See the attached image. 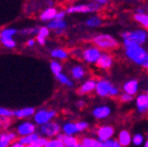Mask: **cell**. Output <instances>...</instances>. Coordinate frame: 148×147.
Wrapping results in <instances>:
<instances>
[{"label": "cell", "mask_w": 148, "mask_h": 147, "mask_svg": "<svg viewBox=\"0 0 148 147\" xmlns=\"http://www.w3.org/2000/svg\"><path fill=\"white\" fill-rule=\"evenodd\" d=\"M125 55L133 62L139 65H143L144 67H148V54L145 52V49L140 47V45L127 47Z\"/></svg>", "instance_id": "6da1fadb"}, {"label": "cell", "mask_w": 148, "mask_h": 147, "mask_svg": "<svg viewBox=\"0 0 148 147\" xmlns=\"http://www.w3.org/2000/svg\"><path fill=\"white\" fill-rule=\"evenodd\" d=\"M92 43L98 49H104V51H112L118 47V41L114 37L107 34L98 35L92 39Z\"/></svg>", "instance_id": "7a4b0ae2"}, {"label": "cell", "mask_w": 148, "mask_h": 147, "mask_svg": "<svg viewBox=\"0 0 148 147\" xmlns=\"http://www.w3.org/2000/svg\"><path fill=\"white\" fill-rule=\"evenodd\" d=\"M58 115L57 111L53 109H47V108H41L39 110L35 111V114L33 115L34 118V124L36 126H42L44 124H47L51 120H53L56 116Z\"/></svg>", "instance_id": "3957f363"}, {"label": "cell", "mask_w": 148, "mask_h": 147, "mask_svg": "<svg viewBox=\"0 0 148 147\" xmlns=\"http://www.w3.org/2000/svg\"><path fill=\"white\" fill-rule=\"evenodd\" d=\"M96 92L100 97H115L118 95V90L114 87L108 80L101 79L96 83Z\"/></svg>", "instance_id": "277c9868"}, {"label": "cell", "mask_w": 148, "mask_h": 147, "mask_svg": "<svg viewBox=\"0 0 148 147\" xmlns=\"http://www.w3.org/2000/svg\"><path fill=\"white\" fill-rule=\"evenodd\" d=\"M61 133V126L56 122H49L39 126V135L44 138H55Z\"/></svg>", "instance_id": "5b68a950"}, {"label": "cell", "mask_w": 148, "mask_h": 147, "mask_svg": "<svg viewBox=\"0 0 148 147\" xmlns=\"http://www.w3.org/2000/svg\"><path fill=\"white\" fill-rule=\"evenodd\" d=\"M101 5L98 4L97 2H92L88 4H76V5H71V6L67 7L65 12L66 14H74V12H98L101 9Z\"/></svg>", "instance_id": "8992f818"}, {"label": "cell", "mask_w": 148, "mask_h": 147, "mask_svg": "<svg viewBox=\"0 0 148 147\" xmlns=\"http://www.w3.org/2000/svg\"><path fill=\"white\" fill-rule=\"evenodd\" d=\"M37 126L34 122H23L21 124H18L16 128V133L20 137H25V136L31 135V134L36 133Z\"/></svg>", "instance_id": "52a82bcc"}, {"label": "cell", "mask_w": 148, "mask_h": 147, "mask_svg": "<svg viewBox=\"0 0 148 147\" xmlns=\"http://www.w3.org/2000/svg\"><path fill=\"white\" fill-rule=\"evenodd\" d=\"M123 37L125 40H131V41L135 42L138 45L144 43L146 41V37H147V34H146L145 31L143 30H136L134 32H125L123 33Z\"/></svg>", "instance_id": "ba28073f"}, {"label": "cell", "mask_w": 148, "mask_h": 147, "mask_svg": "<svg viewBox=\"0 0 148 147\" xmlns=\"http://www.w3.org/2000/svg\"><path fill=\"white\" fill-rule=\"evenodd\" d=\"M101 56V52L95 46H90L82 51V60H84L86 63H96L99 57Z\"/></svg>", "instance_id": "9c48e42d"}, {"label": "cell", "mask_w": 148, "mask_h": 147, "mask_svg": "<svg viewBox=\"0 0 148 147\" xmlns=\"http://www.w3.org/2000/svg\"><path fill=\"white\" fill-rule=\"evenodd\" d=\"M114 129L110 126H102L97 130V135L98 138L101 142L110 140V138L113 136Z\"/></svg>", "instance_id": "30bf717a"}, {"label": "cell", "mask_w": 148, "mask_h": 147, "mask_svg": "<svg viewBox=\"0 0 148 147\" xmlns=\"http://www.w3.org/2000/svg\"><path fill=\"white\" fill-rule=\"evenodd\" d=\"M113 64V59L111 57V55L109 54H101V56L99 57V59L96 62V66L100 69H109Z\"/></svg>", "instance_id": "8fae6325"}, {"label": "cell", "mask_w": 148, "mask_h": 147, "mask_svg": "<svg viewBox=\"0 0 148 147\" xmlns=\"http://www.w3.org/2000/svg\"><path fill=\"white\" fill-rule=\"evenodd\" d=\"M95 87H96V81L94 80V79H88L86 82H83L82 84L77 89L76 93L78 95H80V96L88 95L95 90Z\"/></svg>", "instance_id": "7c38bea8"}, {"label": "cell", "mask_w": 148, "mask_h": 147, "mask_svg": "<svg viewBox=\"0 0 148 147\" xmlns=\"http://www.w3.org/2000/svg\"><path fill=\"white\" fill-rule=\"evenodd\" d=\"M18 140V135L16 132L6 131V132H0V143L10 146L12 142Z\"/></svg>", "instance_id": "4fadbf2b"}, {"label": "cell", "mask_w": 148, "mask_h": 147, "mask_svg": "<svg viewBox=\"0 0 148 147\" xmlns=\"http://www.w3.org/2000/svg\"><path fill=\"white\" fill-rule=\"evenodd\" d=\"M35 108L33 107H25V108L18 109V110H14V117H16V120H24V118H28L31 117L35 114Z\"/></svg>", "instance_id": "5bb4252c"}, {"label": "cell", "mask_w": 148, "mask_h": 147, "mask_svg": "<svg viewBox=\"0 0 148 147\" xmlns=\"http://www.w3.org/2000/svg\"><path fill=\"white\" fill-rule=\"evenodd\" d=\"M58 10L56 7H46L43 9L39 14V20L41 22H51L55 20L56 14H57Z\"/></svg>", "instance_id": "9a60e30c"}, {"label": "cell", "mask_w": 148, "mask_h": 147, "mask_svg": "<svg viewBox=\"0 0 148 147\" xmlns=\"http://www.w3.org/2000/svg\"><path fill=\"white\" fill-rule=\"evenodd\" d=\"M110 114V108L107 107V106H102V107H97V108L94 109L92 111V115L98 118V120H103V118H106L107 116H109Z\"/></svg>", "instance_id": "2e32d148"}, {"label": "cell", "mask_w": 148, "mask_h": 147, "mask_svg": "<svg viewBox=\"0 0 148 147\" xmlns=\"http://www.w3.org/2000/svg\"><path fill=\"white\" fill-rule=\"evenodd\" d=\"M39 137H40V135L36 132V133L31 134V135L25 136V137H20V138L18 139V141L20 143H22L23 145H25V146H29V145L34 144Z\"/></svg>", "instance_id": "e0dca14e"}, {"label": "cell", "mask_w": 148, "mask_h": 147, "mask_svg": "<svg viewBox=\"0 0 148 147\" xmlns=\"http://www.w3.org/2000/svg\"><path fill=\"white\" fill-rule=\"evenodd\" d=\"M46 27L49 28V30H55V31H62L65 28L67 27V24L64 20H53V21L49 22Z\"/></svg>", "instance_id": "ac0fdd59"}, {"label": "cell", "mask_w": 148, "mask_h": 147, "mask_svg": "<svg viewBox=\"0 0 148 147\" xmlns=\"http://www.w3.org/2000/svg\"><path fill=\"white\" fill-rule=\"evenodd\" d=\"M131 141H132V136L127 130H123V131L120 132L119 135H118V144L120 146H129Z\"/></svg>", "instance_id": "d6986e66"}, {"label": "cell", "mask_w": 148, "mask_h": 147, "mask_svg": "<svg viewBox=\"0 0 148 147\" xmlns=\"http://www.w3.org/2000/svg\"><path fill=\"white\" fill-rule=\"evenodd\" d=\"M123 90L130 96H133L138 92V81L137 80H130L125 83Z\"/></svg>", "instance_id": "ffe728a7"}, {"label": "cell", "mask_w": 148, "mask_h": 147, "mask_svg": "<svg viewBox=\"0 0 148 147\" xmlns=\"http://www.w3.org/2000/svg\"><path fill=\"white\" fill-rule=\"evenodd\" d=\"M137 106L140 112L145 113L148 111V101L146 95H140L137 98Z\"/></svg>", "instance_id": "44dd1931"}, {"label": "cell", "mask_w": 148, "mask_h": 147, "mask_svg": "<svg viewBox=\"0 0 148 147\" xmlns=\"http://www.w3.org/2000/svg\"><path fill=\"white\" fill-rule=\"evenodd\" d=\"M86 69H84L83 67L79 66V65H76V66L72 67L71 75H72V77H73L74 79H77V80H79V79H82V78L86 76Z\"/></svg>", "instance_id": "7402d4cb"}, {"label": "cell", "mask_w": 148, "mask_h": 147, "mask_svg": "<svg viewBox=\"0 0 148 147\" xmlns=\"http://www.w3.org/2000/svg\"><path fill=\"white\" fill-rule=\"evenodd\" d=\"M51 56L53 59L58 60H66L69 57V53L64 48H55L51 52Z\"/></svg>", "instance_id": "603a6c76"}, {"label": "cell", "mask_w": 148, "mask_h": 147, "mask_svg": "<svg viewBox=\"0 0 148 147\" xmlns=\"http://www.w3.org/2000/svg\"><path fill=\"white\" fill-rule=\"evenodd\" d=\"M61 131H63V134H65L66 136H73L74 134L77 133L76 126L73 122H66L61 128Z\"/></svg>", "instance_id": "cb8c5ba5"}, {"label": "cell", "mask_w": 148, "mask_h": 147, "mask_svg": "<svg viewBox=\"0 0 148 147\" xmlns=\"http://www.w3.org/2000/svg\"><path fill=\"white\" fill-rule=\"evenodd\" d=\"M80 143L82 147H100V142L96 139L88 138V137H83L81 138Z\"/></svg>", "instance_id": "d4e9b609"}, {"label": "cell", "mask_w": 148, "mask_h": 147, "mask_svg": "<svg viewBox=\"0 0 148 147\" xmlns=\"http://www.w3.org/2000/svg\"><path fill=\"white\" fill-rule=\"evenodd\" d=\"M18 33L16 28H5L0 31V39L3 38H14V35Z\"/></svg>", "instance_id": "484cf974"}, {"label": "cell", "mask_w": 148, "mask_h": 147, "mask_svg": "<svg viewBox=\"0 0 148 147\" xmlns=\"http://www.w3.org/2000/svg\"><path fill=\"white\" fill-rule=\"evenodd\" d=\"M12 122V118H7V117H0V132H6L10 129Z\"/></svg>", "instance_id": "4316f807"}, {"label": "cell", "mask_w": 148, "mask_h": 147, "mask_svg": "<svg viewBox=\"0 0 148 147\" xmlns=\"http://www.w3.org/2000/svg\"><path fill=\"white\" fill-rule=\"evenodd\" d=\"M134 20L139 24H141L145 29H148V14H136L134 16Z\"/></svg>", "instance_id": "83f0119b"}, {"label": "cell", "mask_w": 148, "mask_h": 147, "mask_svg": "<svg viewBox=\"0 0 148 147\" xmlns=\"http://www.w3.org/2000/svg\"><path fill=\"white\" fill-rule=\"evenodd\" d=\"M49 67H51V72L55 74V76L62 73L63 67H62V65L60 64V62H58V61H51V62L49 63Z\"/></svg>", "instance_id": "f1b7e54d"}, {"label": "cell", "mask_w": 148, "mask_h": 147, "mask_svg": "<svg viewBox=\"0 0 148 147\" xmlns=\"http://www.w3.org/2000/svg\"><path fill=\"white\" fill-rule=\"evenodd\" d=\"M0 43L2 44L4 47L9 48V49H12L16 46V42L14 38H3L0 39Z\"/></svg>", "instance_id": "f546056e"}, {"label": "cell", "mask_w": 148, "mask_h": 147, "mask_svg": "<svg viewBox=\"0 0 148 147\" xmlns=\"http://www.w3.org/2000/svg\"><path fill=\"white\" fill-rule=\"evenodd\" d=\"M56 78L59 80V82H61L62 84L67 85V87H73V82L68 78L67 75H65L63 73H60L58 75H56Z\"/></svg>", "instance_id": "4dcf8cb0"}, {"label": "cell", "mask_w": 148, "mask_h": 147, "mask_svg": "<svg viewBox=\"0 0 148 147\" xmlns=\"http://www.w3.org/2000/svg\"><path fill=\"white\" fill-rule=\"evenodd\" d=\"M86 25L88 27H98L101 25V19L99 16H92V18L86 20Z\"/></svg>", "instance_id": "1f68e13d"}, {"label": "cell", "mask_w": 148, "mask_h": 147, "mask_svg": "<svg viewBox=\"0 0 148 147\" xmlns=\"http://www.w3.org/2000/svg\"><path fill=\"white\" fill-rule=\"evenodd\" d=\"M44 147H65V146L62 141L58 140V139H51V140H47V142H46Z\"/></svg>", "instance_id": "d6a6232c"}, {"label": "cell", "mask_w": 148, "mask_h": 147, "mask_svg": "<svg viewBox=\"0 0 148 147\" xmlns=\"http://www.w3.org/2000/svg\"><path fill=\"white\" fill-rule=\"evenodd\" d=\"M0 117H7V118H12L14 117V110L0 107Z\"/></svg>", "instance_id": "836d02e7"}, {"label": "cell", "mask_w": 148, "mask_h": 147, "mask_svg": "<svg viewBox=\"0 0 148 147\" xmlns=\"http://www.w3.org/2000/svg\"><path fill=\"white\" fill-rule=\"evenodd\" d=\"M38 29L39 27H33V28H26V29H23V30L20 31L22 35H37L38 33Z\"/></svg>", "instance_id": "e575fe53"}, {"label": "cell", "mask_w": 148, "mask_h": 147, "mask_svg": "<svg viewBox=\"0 0 148 147\" xmlns=\"http://www.w3.org/2000/svg\"><path fill=\"white\" fill-rule=\"evenodd\" d=\"M49 29L46 26H42V27H39V29H38V33H37V35L40 37H43V38H47V37L49 36Z\"/></svg>", "instance_id": "d590c367"}, {"label": "cell", "mask_w": 148, "mask_h": 147, "mask_svg": "<svg viewBox=\"0 0 148 147\" xmlns=\"http://www.w3.org/2000/svg\"><path fill=\"white\" fill-rule=\"evenodd\" d=\"M77 132H83L88 129V124L86 122H78L75 124Z\"/></svg>", "instance_id": "8d00e7d4"}, {"label": "cell", "mask_w": 148, "mask_h": 147, "mask_svg": "<svg viewBox=\"0 0 148 147\" xmlns=\"http://www.w3.org/2000/svg\"><path fill=\"white\" fill-rule=\"evenodd\" d=\"M47 140H49V139H46V138H44V137H41V136H40L33 145H35V146H37V147H44L46 144V142H47Z\"/></svg>", "instance_id": "74e56055"}, {"label": "cell", "mask_w": 148, "mask_h": 147, "mask_svg": "<svg viewBox=\"0 0 148 147\" xmlns=\"http://www.w3.org/2000/svg\"><path fill=\"white\" fill-rule=\"evenodd\" d=\"M143 141H144L143 136L140 135V134H137V135H135L134 138H133V143H134L135 145H137V146L141 145L142 143H143Z\"/></svg>", "instance_id": "f35d334b"}, {"label": "cell", "mask_w": 148, "mask_h": 147, "mask_svg": "<svg viewBox=\"0 0 148 147\" xmlns=\"http://www.w3.org/2000/svg\"><path fill=\"white\" fill-rule=\"evenodd\" d=\"M71 56L77 60H82V51L79 49V48H76V49H73L71 52Z\"/></svg>", "instance_id": "ab89813d"}, {"label": "cell", "mask_w": 148, "mask_h": 147, "mask_svg": "<svg viewBox=\"0 0 148 147\" xmlns=\"http://www.w3.org/2000/svg\"><path fill=\"white\" fill-rule=\"evenodd\" d=\"M119 100L121 103H127V102H131L133 100V97L130 96V95L127 94H123L121 95V96L119 97Z\"/></svg>", "instance_id": "60d3db41"}, {"label": "cell", "mask_w": 148, "mask_h": 147, "mask_svg": "<svg viewBox=\"0 0 148 147\" xmlns=\"http://www.w3.org/2000/svg\"><path fill=\"white\" fill-rule=\"evenodd\" d=\"M34 39H35V41H36L38 44H40V45H44V44L46 43V39L43 38V37L38 36V35H36Z\"/></svg>", "instance_id": "b9f144b4"}, {"label": "cell", "mask_w": 148, "mask_h": 147, "mask_svg": "<svg viewBox=\"0 0 148 147\" xmlns=\"http://www.w3.org/2000/svg\"><path fill=\"white\" fill-rule=\"evenodd\" d=\"M65 16H66L65 10H60V12H57V14H56L55 20H64Z\"/></svg>", "instance_id": "7bdbcfd3"}, {"label": "cell", "mask_w": 148, "mask_h": 147, "mask_svg": "<svg viewBox=\"0 0 148 147\" xmlns=\"http://www.w3.org/2000/svg\"><path fill=\"white\" fill-rule=\"evenodd\" d=\"M35 43H36V41H35L34 38H30L27 40V43H26V45L28 46V47H32V46L35 45Z\"/></svg>", "instance_id": "ee69618b"}, {"label": "cell", "mask_w": 148, "mask_h": 147, "mask_svg": "<svg viewBox=\"0 0 148 147\" xmlns=\"http://www.w3.org/2000/svg\"><path fill=\"white\" fill-rule=\"evenodd\" d=\"M9 147H26V146L22 144V143H20L18 140H16V141H14V142H12Z\"/></svg>", "instance_id": "f6af8a7d"}, {"label": "cell", "mask_w": 148, "mask_h": 147, "mask_svg": "<svg viewBox=\"0 0 148 147\" xmlns=\"http://www.w3.org/2000/svg\"><path fill=\"white\" fill-rule=\"evenodd\" d=\"M76 106L78 107V108H83L84 106H86V103H84V101H82V100H79V101L76 102Z\"/></svg>", "instance_id": "bcb514c9"}, {"label": "cell", "mask_w": 148, "mask_h": 147, "mask_svg": "<svg viewBox=\"0 0 148 147\" xmlns=\"http://www.w3.org/2000/svg\"><path fill=\"white\" fill-rule=\"evenodd\" d=\"M112 147H121V146H120V145L117 143V144H116V145H114V146H112Z\"/></svg>", "instance_id": "7dc6e473"}, {"label": "cell", "mask_w": 148, "mask_h": 147, "mask_svg": "<svg viewBox=\"0 0 148 147\" xmlns=\"http://www.w3.org/2000/svg\"><path fill=\"white\" fill-rule=\"evenodd\" d=\"M26 147H37V146H35V145H29V146H26Z\"/></svg>", "instance_id": "c3c4849f"}, {"label": "cell", "mask_w": 148, "mask_h": 147, "mask_svg": "<svg viewBox=\"0 0 148 147\" xmlns=\"http://www.w3.org/2000/svg\"><path fill=\"white\" fill-rule=\"evenodd\" d=\"M145 147H148V141H147V142L145 143Z\"/></svg>", "instance_id": "681fc988"}, {"label": "cell", "mask_w": 148, "mask_h": 147, "mask_svg": "<svg viewBox=\"0 0 148 147\" xmlns=\"http://www.w3.org/2000/svg\"><path fill=\"white\" fill-rule=\"evenodd\" d=\"M146 97H147V101H148V95H146Z\"/></svg>", "instance_id": "f907efd6"}, {"label": "cell", "mask_w": 148, "mask_h": 147, "mask_svg": "<svg viewBox=\"0 0 148 147\" xmlns=\"http://www.w3.org/2000/svg\"><path fill=\"white\" fill-rule=\"evenodd\" d=\"M147 71H148V67H147Z\"/></svg>", "instance_id": "816d5d0a"}]
</instances>
